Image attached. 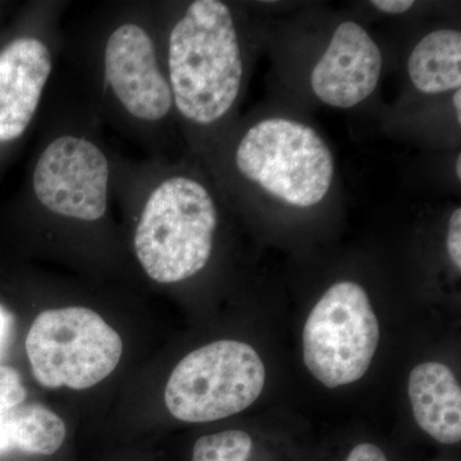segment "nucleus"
Masks as SVG:
<instances>
[{
	"instance_id": "nucleus-1",
	"label": "nucleus",
	"mask_w": 461,
	"mask_h": 461,
	"mask_svg": "<svg viewBox=\"0 0 461 461\" xmlns=\"http://www.w3.org/2000/svg\"><path fill=\"white\" fill-rule=\"evenodd\" d=\"M173 104L190 122L208 126L229 113L241 89L238 30L220 0H196L176 23L168 44Z\"/></svg>"
},
{
	"instance_id": "nucleus-2",
	"label": "nucleus",
	"mask_w": 461,
	"mask_h": 461,
	"mask_svg": "<svg viewBox=\"0 0 461 461\" xmlns=\"http://www.w3.org/2000/svg\"><path fill=\"white\" fill-rule=\"evenodd\" d=\"M218 212L200 182L177 176L149 195L133 247L142 269L159 284H176L205 268L213 250Z\"/></svg>"
},
{
	"instance_id": "nucleus-3",
	"label": "nucleus",
	"mask_w": 461,
	"mask_h": 461,
	"mask_svg": "<svg viewBox=\"0 0 461 461\" xmlns=\"http://www.w3.org/2000/svg\"><path fill=\"white\" fill-rule=\"evenodd\" d=\"M236 166L273 198L297 208L323 202L335 177L332 151L320 133L287 118L250 127L236 150Z\"/></svg>"
},
{
	"instance_id": "nucleus-4",
	"label": "nucleus",
	"mask_w": 461,
	"mask_h": 461,
	"mask_svg": "<svg viewBox=\"0 0 461 461\" xmlns=\"http://www.w3.org/2000/svg\"><path fill=\"white\" fill-rule=\"evenodd\" d=\"M26 353L41 387L86 390L117 368L123 342L96 312L68 306L36 317L27 333Z\"/></svg>"
},
{
	"instance_id": "nucleus-5",
	"label": "nucleus",
	"mask_w": 461,
	"mask_h": 461,
	"mask_svg": "<svg viewBox=\"0 0 461 461\" xmlns=\"http://www.w3.org/2000/svg\"><path fill=\"white\" fill-rule=\"evenodd\" d=\"M266 382L259 355L245 342H213L186 355L167 382V409L176 420L206 423L239 414L257 402Z\"/></svg>"
},
{
	"instance_id": "nucleus-6",
	"label": "nucleus",
	"mask_w": 461,
	"mask_h": 461,
	"mask_svg": "<svg viewBox=\"0 0 461 461\" xmlns=\"http://www.w3.org/2000/svg\"><path fill=\"white\" fill-rule=\"evenodd\" d=\"M378 342V320L368 294L355 282H339L326 291L306 320V368L329 388L354 384L368 372Z\"/></svg>"
},
{
	"instance_id": "nucleus-7",
	"label": "nucleus",
	"mask_w": 461,
	"mask_h": 461,
	"mask_svg": "<svg viewBox=\"0 0 461 461\" xmlns=\"http://www.w3.org/2000/svg\"><path fill=\"white\" fill-rule=\"evenodd\" d=\"M42 206L60 217L94 222L108 208L109 165L87 139L60 136L42 151L32 176Z\"/></svg>"
},
{
	"instance_id": "nucleus-8",
	"label": "nucleus",
	"mask_w": 461,
	"mask_h": 461,
	"mask_svg": "<svg viewBox=\"0 0 461 461\" xmlns=\"http://www.w3.org/2000/svg\"><path fill=\"white\" fill-rule=\"evenodd\" d=\"M104 72L115 98L132 117L154 122L171 111V86L158 65L153 41L141 26L124 23L112 32Z\"/></svg>"
},
{
	"instance_id": "nucleus-9",
	"label": "nucleus",
	"mask_w": 461,
	"mask_h": 461,
	"mask_svg": "<svg viewBox=\"0 0 461 461\" xmlns=\"http://www.w3.org/2000/svg\"><path fill=\"white\" fill-rule=\"evenodd\" d=\"M382 67L377 42L362 25L346 21L335 30L312 71V90L330 107L353 108L375 90Z\"/></svg>"
},
{
	"instance_id": "nucleus-10",
	"label": "nucleus",
	"mask_w": 461,
	"mask_h": 461,
	"mask_svg": "<svg viewBox=\"0 0 461 461\" xmlns=\"http://www.w3.org/2000/svg\"><path fill=\"white\" fill-rule=\"evenodd\" d=\"M53 69L44 42L20 38L0 53V141L16 140L32 123Z\"/></svg>"
},
{
	"instance_id": "nucleus-11",
	"label": "nucleus",
	"mask_w": 461,
	"mask_h": 461,
	"mask_svg": "<svg viewBox=\"0 0 461 461\" xmlns=\"http://www.w3.org/2000/svg\"><path fill=\"white\" fill-rule=\"evenodd\" d=\"M415 420L424 432L444 445L461 439V388L454 372L441 363L415 366L409 378Z\"/></svg>"
},
{
	"instance_id": "nucleus-12",
	"label": "nucleus",
	"mask_w": 461,
	"mask_h": 461,
	"mask_svg": "<svg viewBox=\"0 0 461 461\" xmlns=\"http://www.w3.org/2000/svg\"><path fill=\"white\" fill-rule=\"evenodd\" d=\"M408 74L415 89L423 94L460 89V32L439 29L424 36L409 57Z\"/></svg>"
},
{
	"instance_id": "nucleus-13",
	"label": "nucleus",
	"mask_w": 461,
	"mask_h": 461,
	"mask_svg": "<svg viewBox=\"0 0 461 461\" xmlns=\"http://www.w3.org/2000/svg\"><path fill=\"white\" fill-rule=\"evenodd\" d=\"M11 448L27 454L53 455L66 438V424L59 417L38 403L18 405L8 418Z\"/></svg>"
},
{
	"instance_id": "nucleus-14",
	"label": "nucleus",
	"mask_w": 461,
	"mask_h": 461,
	"mask_svg": "<svg viewBox=\"0 0 461 461\" xmlns=\"http://www.w3.org/2000/svg\"><path fill=\"white\" fill-rule=\"evenodd\" d=\"M253 439L244 430L230 429L200 437L194 445L191 461H248Z\"/></svg>"
},
{
	"instance_id": "nucleus-15",
	"label": "nucleus",
	"mask_w": 461,
	"mask_h": 461,
	"mask_svg": "<svg viewBox=\"0 0 461 461\" xmlns=\"http://www.w3.org/2000/svg\"><path fill=\"white\" fill-rule=\"evenodd\" d=\"M26 399V390L20 373L11 366H0V453L11 448L8 436V418L12 409Z\"/></svg>"
},
{
	"instance_id": "nucleus-16",
	"label": "nucleus",
	"mask_w": 461,
	"mask_h": 461,
	"mask_svg": "<svg viewBox=\"0 0 461 461\" xmlns=\"http://www.w3.org/2000/svg\"><path fill=\"white\" fill-rule=\"evenodd\" d=\"M447 251L455 268L461 271V209L456 208L448 221Z\"/></svg>"
},
{
	"instance_id": "nucleus-17",
	"label": "nucleus",
	"mask_w": 461,
	"mask_h": 461,
	"mask_svg": "<svg viewBox=\"0 0 461 461\" xmlns=\"http://www.w3.org/2000/svg\"><path fill=\"white\" fill-rule=\"evenodd\" d=\"M346 461H388L386 455L373 444H360L355 446L351 453L348 454Z\"/></svg>"
},
{
	"instance_id": "nucleus-18",
	"label": "nucleus",
	"mask_w": 461,
	"mask_h": 461,
	"mask_svg": "<svg viewBox=\"0 0 461 461\" xmlns=\"http://www.w3.org/2000/svg\"><path fill=\"white\" fill-rule=\"evenodd\" d=\"M371 5L387 14H402L414 7L412 0H373Z\"/></svg>"
},
{
	"instance_id": "nucleus-19",
	"label": "nucleus",
	"mask_w": 461,
	"mask_h": 461,
	"mask_svg": "<svg viewBox=\"0 0 461 461\" xmlns=\"http://www.w3.org/2000/svg\"><path fill=\"white\" fill-rule=\"evenodd\" d=\"M11 321V314L0 305V351H2L3 345H5V339H7Z\"/></svg>"
},
{
	"instance_id": "nucleus-20",
	"label": "nucleus",
	"mask_w": 461,
	"mask_h": 461,
	"mask_svg": "<svg viewBox=\"0 0 461 461\" xmlns=\"http://www.w3.org/2000/svg\"><path fill=\"white\" fill-rule=\"evenodd\" d=\"M455 114H456L457 123H461V90H455L454 98Z\"/></svg>"
},
{
	"instance_id": "nucleus-21",
	"label": "nucleus",
	"mask_w": 461,
	"mask_h": 461,
	"mask_svg": "<svg viewBox=\"0 0 461 461\" xmlns=\"http://www.w3.org/2000/svg\"><path fill=\"white\" fill-rule=\"evenodd\" d=\"M455 172H456L457 178H461V156L456 158V165H455Z\"/></svg>"
}]
</instances>
